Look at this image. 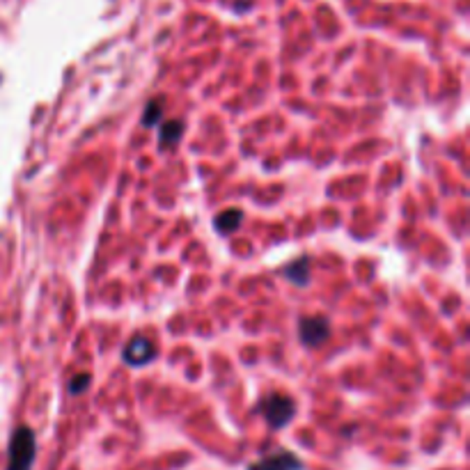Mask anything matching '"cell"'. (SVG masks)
Returning a JSON list of instances; mask_svg holds the SVG:
<instances>
[{"mask_svg":"<svg viewBox=\"0 0 470 470\" xmlns=\"http://www.w3.org/2000/svg\"><path fill=\"white\" fill-rule=\"evenodd\" d=\"M243 223V211L241 209H225L216 216V230L220 234H232L241 228Z\"/></svg>","mask_w":470,"mask_h":470,"instance_id":"obj_7","label":"cell"},{"mask_svg":"<svg viewBox=\"0 0 470 470\" xmlns=\"http://www.w3.org/2000/svg\"><path fill=\"white\" fill-rule=\"evenodd\" d=\"M248 470H303V461L294 452H275L248 466Z\"/></svg>","mask_w":470,"mask_h":470,"instance_id":"obj_5","label":"cell"},{"mask_svg":"<svg viewBox=\"0 0 470 470\" xmlns=\"http://www.w3.org/2000/svg\"><path fill=\"white\" fill-rule=\"evenodd\" d=\"M183 134V122H166L161 124L159 131V140H161V149H172L181 140Z\"/></svg>","mask_w":470,"mask_h":470,"instance_id":"obj_8","label":"cell"},{"mask_svg":"<svg viewBox=\"0 0 470 470\" xmlns=\"http://www.w3.org/2000/svg\"><path fill=\"white\" fill-rule=\"evenodd\" d=\"M37 454V438L30 427H18L9 441L7 470H33Z\"/></svg>","mask_w":470,"mask_h":470,"instance_id":"obj_1","label":"cell"},{"mask_svg":"<svg viewBox=\"0 0 470 470\" xmlns=\"http://www.w3.org/2000/svg\"><path fill=\"white\" fill-rule=\"evenodd\" d=\"M257 411L264 415V420L269 422L271 429H282L287 427L294 415H296V402L292 400L289 395H282V392H273L269 397H264L260 402Z\"/></svg>","mask_w":470,"mask_h":470,"instance_id":"obj_2","label":"cell"},{"mask_svg":"<svg viewBox=\"0 0 470 470\" xmlns=\"http://www.w3.org/2000/svg\"><path fill=\"white\" fill-rule=\"evenodd\" d=\"M163 117V99H151L149 106L145 110V115H142V127L145 129H151L156 127Z\"/></svg>","mask_w":470,"mask_h":470,"instance_id":"obj_9","label":"cell"},{"mask_svg":"<svg viewBox=\"0 0 470 470\" xmlns=\"http://www.w3.org/2000/svg\"><path fill=\"white\" fill-rule=\"evenodd\" d=\"M154 356H156L154 344H151L147 337H142V335H136L134 340L127 344V349H124V360L131 367L147 365L151 358H154Z\"/></svg>","mask_w":470,"mask_h":470,"instance_id":"obj_4","label":"cell"},{"mask_svg":"<svg viewBox=\"0 0 470 470\" xmlns=\"http://www.w3.org/2000/svg\"><path fill=\"white\" fill-rule=\"evenodd\" d=\"M329 337H331V324L326 316L312 314V316H303L299 321V340L305 346H310V349L321 346Z\"/></svg>","mask_w":470,"mask_h":470,"instance_id":"obj_3","label":"cell"},{"mask_svg":"<svg viewBox=\"0 0 470 470\" xmlns=\"http://www.w3.org/2000/svg\"><path fill=\"white\" fill-rule=\"evenodd\" d=\"M284 278L296 287H305L310 282V257H299L284 267Z\"/></svg>","mask_w":470,"mask_h":470,"instance_id":"obj_6","label":"cell"},{"mask_svg":"<svg viewBox=\"0 0 470 470\" xmlns=\"http://www.w3.org/2000/svg\"><path fill=\"white\" fill-rule=\"evenodd\" d=\"M90 381H92L90 374H76L74 379H71V383H69V392L71 395H80L83 390H87Z\"/></svg>","mask_w":470,"mask_h":470,"instance_id":"obj_10","label":"cell"}]
</instances>
